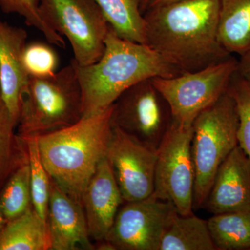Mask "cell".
I'll list each match as a JSON object with an SVG mask.
<instances>
[{
  "label": "cell",
  "instance_id": "cell-1",
  "mask_svg": "<svg viewBox=\"0 0 250 250\" xmlns=\"http://www.w3.org/2000/svg\"><path fill=\"white\" fill-rule=\"evenodd\" d=\"M220 0H174L144 13L147 45L179 71L195 72L231 54L218 37Z\"/></svg>",
  "mask_w": 250,
  "mask_h": 250
},
{
  "label": "cell",
  "instance_id": "cell-2",
  "mask_svg": "<svg viewBox=\"0 0 250 250\" xmlns=\"http://www.w3.org/2000/svg\"><path fill=\"white\" fill-rule=\"evenodd\" d=\"M71 62L82 88L83 117L104 111L123 92L141 81L182 73L149 45L123 39L111 28L98 62L85 66Z\"/></svg>",
  "mask_w": 250,
  "mask_h": 250
},
{
  "label": "cell",
  "instance_id": "cell-3",
  "mask_svg": "<svg viewBox=\"0 0 250 250\" xmlns=\"http://www.w3.org/2000/svg\"><path fill=\"white\" fill-rule=\"evenodd\" d=\"M113 104L83 117L75 124L36 136L41 159L50 178L82 205V197L111 139Z\"/></svg>",
  "mask_w": 250,
  "mask_h": 250
},
{
  "label": "cell",
  "instance_id": "cell-4",
  "mask_svg": "<svg viewBox=\"0 0 250 250\" xmlns=\"http://www.w3.org/2000/svg\"><path fill=\"white\" fill-rule=\"evenodd\" d=\"M83 118L82 88L73 64L47 77H30L21 100L18 135L40 136Z\"/></svg>",
  "mask_w": 250,
  "mask_h": 250
},
{
  "label": "cell",
  "instance_id": "cell-5",
  "mask_svg": "<svg viewBox=\"0 0 250 250\" xmlns=\"http://www.w3.org/2000/svg\"><path fill=\"white\" fill-rule=\"evenodd\" d=\"M239 116L228 91L202 111L192 124L191 153L195 170L193 208H202L222 163L238 145Z\"/></svg>",
  "mask_w": 250,
  "mask_h": 250
},
{
  "label": "cell",
  "instance_id": "cell-6",
  "mask_svg": "<svg viewBox=\"0 0 250 250\" xmlns=\"http://www.w3.org/2000/svg\"><path fill=\"white\" fill-rule=\"evenodd\" d=\"M42 19L70 42L81 66L101 58L109 24L95 0H39Z\"/></svg>",
  "mask_w": 250,
  "mask_h": 250
},
{
  "label": "cell",
  "instance_id": "cell-7",
  "mask_svg": "<svg viewBox=\"0 0 250 250\" xmlns=\"http://www.w3.org/2000/svg\"><path fill=\"white\" fill-rule=\"evenodd\" d=\"M238 70V59L231 56L223 62L170 78L155 77L152 82L163 95L173 121L192 125L197 116L228 91Z\"/></svg>",
  "mask_w": 250,
  "mask_h": 250
},
{
  "label": "cell",
  "instance_id": "cell-8",
  "mask_svg": "<svg viewBox=\"0 0 250 250\" xmlns=\"http://www.w3.org/2000/svg\"><path fill=\"white\" fill-rule=\"evenodd\" d=\"M192 125L172 120L157 149L154 196L169 202L179 214L193 213L195 170L191 153Z\"/></svg>",
  "mask_w": 250,
  "mask_h": 250
},
{
  "label": "cell",
  "instance_id": "cell-9",
  "mask_svg": "<svg viewBox=\"0 0 250 250\" xmlns=\"http://www.w3.org/2000/svg\"><path fill=\"white\" fill-rule=\"evenodd\" d=\"M172 120L170 106L152 79L130 87L113 104V126L154 150L159 149Z\"/></svg>",
  "mask_w": 250,
  "mask_h": 250
},
{
  "label": "cell",
  "instance_id": "cell-10",
  "mask_svg": "<svg viewBox=\"0 0 250 250\" xmlns=\"http://www.w3.org/2000/svg\"><path fill=\"white\" fill-rule=\"evenodd\" d=\"M176 213L172 204L154 194L143 200L125 202L105 239L116 250H159L166 229Z\"/></svg>",
  "mask_w": 250,
  "mask_h": 250
},
{
  "label": "cell",
  "instance_id": "cell-11",
  "mask_svg": "<svg viewBox=\"0 0 250 250\" xmlns=\"http://www.w3.org/2000/svg\"><path fill=\"white\" fill-rule=\"evenodd\" d=\"M106 157L125 202L152 195L157 151L113 126Z\"/></svg>",
  "mask_w": 250,
  "mask_h": 250
},
{
  "label": "cell",
  "instance_id": "cell-12",
  "mask_svg": "<svg viewBox=\"0 0 250 250\" xmlns=\"http://www.w3.org/2000/svg\"><path fill=\"white\" fill-rule=\"evenodd\" d=\"M202 208L213 215L250 210V161L238 145L219 167Z\"/></svg>",
  "mask_w": 250,
  "mask_h": 250
},
{
  "label": "cell",
  "instance_id": "cell-13",
  "mask_svg": "<svg viewBox=\"0 0 250 250\" xmlns=\"http://www.w3.org/2000/svg\"><path fill=\"white\" fill-rule=\"evenodd\" d=\"M47 225L51 250H94L83 207L50 178Z\"/></svg>",
  "mask_w": 250,
  "mask_h": 250
},
{
  "label": "cell",
  "instance_id": "cell-14",
  "mask_svg": "<svg viewBox=\"0 0 250 250\" xmlns=\"http://www.w3.org/2000/svg\"><path fill=\"white\" fill-rule=\"evenodd\" d=\"M124 202L111 166L105 157L99 164L82 197V207L92 241L106 238Z\"/></svg>",
  "mask_w": 250,
  "mask_h": 250
},
{
  "label": "cell",
  "instance_id": "cell-15",
  "mask_svg": "<svg viewBox=\"0 0 250 250\" xmlns=\"http://www.w3.org/2000/svg\"><path fill=\"white\" fill-rule=\"evenodd\" d=\"M27 39V31L23 28L0 18V89L17 126L21 100L29 78L23 63Z\"/></svg>",
  "mask_w": 250,
  "mask_h": 250
},
{
  "label": "cell",
  "instance_id": "cell-16",
  "mask_svg": "<svg viewBox=\"0 0 250 250\" xmlns=\"http://www.w3.org/2000/svg\"><path fill=\"white\" fill-rule=\"evenodd\" d=\"M218 37L231 55L250 50V0H220Z\"/></svg>",
  "mask_w": 250,
  "mask_h": 250
},
{
  "label": "cell",
  "instance_id": "cell-17",
  "mask_svg": "<svg viewBox=\"0 0 250 250\" xmlns=\"http://www.w3.org/2000/svg\"><path fill=\"white\" fill-rule=\"evenodd\" d=\"M0 250H51L47 222L33 207L6 222L0 232Z\"/></svg>",
  "mask_w": 250,
  "mask_h": 250
},
{
  "label": "cell",
  "instance_id": "cell-18",
  "mask_svg": "<svg viewBox=\"0 0 250 250\" xmlns=\"http://www.w3.org/2000/svg\"><path fill=\"white\" fill-rule=\"evenodd\" d=\"M159 250H216L208 221L194 213H176L161 240Z\"/></svg>",
  "mask_w": 250,
  "mask_h": 250
},
{
  "label": "cell",
  "instance_id": "cell-19",
  "mask_svg": "<svg viewBox=\"0 0 250 250\" xmlns=\"http://www.w3.org/2000/svg\"><path fill=\"white\" fill-rule=\"evenodd\" d=\"M111 29L126 40L147 45L141 0H95Z\"/></svg>",
  "mask_w": 250,
  "mask_h": 250
},
{
  "label": "cell",
  "instance_id": "cell-20",
  "mask_svg": "<svg viewBox=\"0 0 250 250\" xmlns=\"http://www.w3.org/2000/svg\"><path fill=\"white\" fill-rule=\"evenodd\" d=\"M207 221L216 250H250V210L213 215Z\"/></svg>",
  "mask_w": 250,
  "mask_h": 250
},
{
  "label": "cell",
  "instance_id": "cell-21",
  "mask_svg": "<svg viewBox=\"0 0 250 250\" xmlns=\"http://www.w3.org/2000/svg\"><path fill=\"white\" fill-rule=\"evenodd\" d=\"M16 126L0 89V186L18 166L27 161L25 143L15 133Z\"/></svg>",
  "mask_w": 250,
  "mask_h": 250
},
{
  "label": "cell",
  "instance_id": "cell-22",
  "mask_svg": "<svg viewBox=\"0 0 250 250\" xmlns=\"http://www.w3.org/2000/svg\"><path fill=\"white\" fill-rule=\"evenodd\" d=\"M31 208L30 168L27 159L10 174L1 188L0 208L6 221H9Z\"/></svg>",
  "mask_w": 250,
  "mask_h": 250
},
{
  "label": "cell",
  "instance_id": "cell-23",
  "mask_svg": "<svg viewBox=\"0 0 250 250\" xmlns=\"http://www.w3.org/2000/svg\"><path fill=\"white\" fill-rule=\"evenodd\" d=\"M25 143L28 162L30 168V184L32 207L47 222L50 177L43 165L36 136H21Z\"/></svg>",
  "mask_w": 250,
  "mask_h": 250
},
{
  "label": "cell",
  "instance_id": "cell-24",
  "mask_svg": "<svg viewBox=\"0 0 250 250\" xmlns=\"http://www.w3.org/2000/svg\"><path fill=\"white\" fill-rule=\"evenodd\" d=\"M0 9L6 14H16L24 18L28 26L40 31L49 43L65 48V39L42 19L39 0H0Z\"/></svg>",
  "mask_w": 250,
  "mask_h": 250
},
{
  "label": "cell",
  "instance_id": "cell-25",
  "mask_svg": "<svg viewBox=\"0 0 250 250\" xmlns=\"http://www.w3.org/2000/svg\"><path fill=\"white\" fill-rule=\"evenodd\" d=\"M228 91L236 102L239 116L238 146L250 161V82L237 70L231 79Z\"/></svg>",
  "mask_w": 250,
  "mask_h": 250
},
{
  "label": "cell",
  "instance_id": "cell-26",
  "mask_svg": "<svg viewBox=\"0 0 250 250\" xmlns=\"http://www.w3.org/2000/svg\"><path fill=\"white\" fill-rule=\"evenodd\" d=\"M23 63L30 77H47L57 72L59 58L54 49L41 42L27 44Z\"/></svg>",
  "mask_w": 250,
  "mask_h": 250
},
{
  "label": "cell",
  "instance_id": "cell-27",
  "mask_svg": "<svg viewBox=\"0 0 250 250\" xmlns=\"http://www.w3.org/2000/svg\"><path fill=\"white\" fill-rule=\"evenodd\" d=\"M238 72L250 82V49L238 60Z\"/></svg>",
  "mask_w": 250,
  "mask_h": 250
},
{
  "label": "cell",
  "instance_id": "cell-28",
  "mask_svg": "<svg viewBox=\"0 0 250 250\" xmlns=\"http://www.w3.org/2000/svg\"><path fill=\"white\" fill-rule=\"evenodd\" d=\"M95 250H116V248L106 239L96 241L95 243Z\"/></svg>",
  "mask_w": 250,
  "mask_h": 250
},
{
  "label": "cell",
  "instance_id": "cell-29",
  "mask_svg": "<svg viewBox=\"0 0 250 250\" xmlns=\"http://www.w3.org/2000/svg\"><path fill=\"white\" fill-rule=\"evenodd\" d=\"M174 1V0H150L149 4H148L147 9V8L154 7V6L166 4V3L170 2V1Z\"/></svg>",
  "mask_w": 250,
  "mask_h": 250
},
{
  "label": "cell",
  "instance_id": "cell-30",
  "mask_svg": "<svg viewBox=\"0 0 250 250\" xmlns=\"http://www.w3.org/2000/svg\"><path fill=\"white\" fill-rule=\"evenodd\" d=\"M6 220L5 219L2 212H1V208H0V232H1L2 229L4 228V225H6Z\"/></svg>",
  "mask_w": 250,
  "mask_h": 250
},
{
  "label": "cell",
  "instance_id": "cell-31",
  "mask_svg": "<svg viewBox=\"0 0 250 250\" xmlns=\"http://www.w3.org/2000/svg\"><path fill=\"white\" fill-rule=\"evenodd\" d=\"M149 1H150V0H141V9L143 14L145 12L146 9H147Z\"/></svg>",
  "mask_w": 250,
  "mask_h": 250
}]
</instances>
